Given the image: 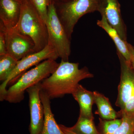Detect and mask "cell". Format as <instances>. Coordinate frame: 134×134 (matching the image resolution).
<instances>
[{"label":"cell","mask_w":134,"mask_h":134,"mask_svg":"<svg viewBox=\"0 0 134 134\" xmlns=\"http://www.w3.org/2000/svg\"><path fill=\"white\" fill-rule=\"evenodd\" d=\"M59 64L55 60H46L25 72L8 89L4 100L10 103H20L24 99L25 91L50 76L57 69Z\"/></svg>","instance_id":"cell-3"},{"label":"cell","mask_w":134,"mask_h":134,"mask_svg":"<svg viewBox=\"0 0 134 134\" xmlns=\"http://www.w3.org/2000/svg\"><path fill=\"white\" fill-rule=\"evenodd\" d=\"M6 30L7 53L18 61L36 52L35 43L30 37L20 33L14 28Z\"/></svg>","instance_id":"cell-7"},{"label":"cell","mask_w":134,"mask_h":134,"mask_svg":"<svg viewBox=\"0 0 134 134\" xmlns=\"http://www.w3.org/2000/svg\"><path fill=\"white\" fill-rule=\"evenodd\" d=\"M100 0H68L54 2L60 21L71 40L75 25L84 15L98 11Z\"/></svg>","instance_id":"cell-4"},{"label":"cell","mask_w":134,"mask_h":134,"mask_svg":"<svg viewBox=\"0 0 134 134\" xmlns=\"http://www.w3.org/2000/svg\"><path fill=\"white\" fill-rule=\"evenodd\" d=\"M40 83L26 90L29 96V106L30 114V134H40L44 120L43 104L40 97Z\"/></svg>","instance_id":"cell-9"},{"label":"cell","mask_w":134,"mask_h":134,"mask_svg":"<svg viewBox=\"0 0 134 134\" xmlns=\"http://www.w3.org/2000/svg\"><path fill=\"white\" fill-rule=\"evenodd\" d=\"M122 111L129 114H134V89L130 97L125 105L124 110Z\"/></svg>","instance_id":"cell-22"},{"label":"cell","mask_w":134,"mask_h":134,"mask_svg":"<svg viewBox=\"0 0 134 134\" xmlns=\"http://www.w3.org/2000/svg\"><path fill=\"white\" fill-rule=\"evenodd\" d=\"M120 64V80L118 87L115 105L122 111L134 89V70L119 52L117 51Z\"/></svg>","instance_id":"cell-8"},{"label":"cell","mask_w":134,"mask_h":134,"mask_svg":"<svg viewBox=\"0 0 134 134\" xmlns=\"http://www.w3.org/2000/svg\"><path fill=\"white\" fill-rule=\"evenodd\" d=\"M14 28L33 40L36 52L43 50L48 44L46 23L29 0H22L20 18Z\"/></svg>","instance_id":"cell-2"},{"label":"cell","mask_w":134,"mask_h":134,"mask_svg":"<svg viewBox=\"0 0 134 134\" xmlns=\"http://www.w3.org/2000/svg\"><path fill=\"white\" fill-rule=\"evenodd\" d=\"M72 94L79 104V115L94 120L92 113V105L94 103L93 92L88 90L79 84Z\"/></svg>","instance_id":"cell-12"},{"label":"cell","mask_w":134,"mask_h":134,"mask_svg":"<svg viewBox=\"0 0 134 134\" xmlns=\"http://www.w3.org/2000/svg\"><path fill=\"white\" fill-rule=\"evenodd\" d=\"M94 102L97 107L96 114L101 119L106 120L115 119L120 116L111 105L109 99L103 94L97 91L93 92Z\"/></svg>","instance_id":"cell-15"},{"label":"cell","mask_w":134,"mask_h":134,"mask_svg":"<svg viewBox=\"0 0 134 134\" xmlns=\"http://www.w3.org/2000/svg\"><path fill=\"white\" fill-rule=\"evenodd\" d=\"M40 97L44 114V126L40 134H65L55 121L54 115L51 110L50 99L41 90Z\"/></svg>","instance_id":"cell-13"},{"label":"cell","mask_w":134,"mask_h":134,"mask_svg":"<svg viewBox=\"0 0 134 134\" xmlns=\"http://www.w3.org/2000/svg\"><path fill=\"white\" fill-rule=\"evenodd\" d=\"M128 46L130 54V64L134 70V47L129 43Z\"/></svg>","instance_id":"cell-23"},{"label":"cell","mask_w":134,"mask_h":134,"mask_svg":"<svg viewBox=\"0 0 134 134\" xmlns=\"http://www.w3.org/2000/svg\"><path fill=\"white\" fill-rule=\"evenodd\" d=\"M97 25L102 28L108 34L115 44L117 51L124 57L128 62L130 63V54L129 43L121 38L115 29L112 27L107 21L105 18L101 16V19L97 21Z\"/></svg>","instance_id":"cell-14"},{"label":"cell","mask_w":134,"mask_h":134,"mask_svg":"<svg viewBox=\"0 0 134 134\" xmlns=\"http://www.w3.org/2000/svg\"><path fill=\"white\" fill-rule=\"evenodd\" d=\"M79 66L78 63L61 60L55 72L41 82V90L50 100L62 97L66 94H72L79 82L94 76L88 68L84 66L79 69Z\"/></svg>","instance_id":"cell-1"},{"label":"cell","mask_w":134,"mask_h":134,"mask_svg":"<svg viewBox=\"0 0 134 134\" xmlns=\"http://www.w3.org/2000/svg\"><path fill=\"white\" fill-rule=\"evenodd\" d=\"M18 60L9 54L0 55V81H5L14 69Z\"/></svg>","instance_id":"cell-17"},{"label":"cell","mask_w":134,"mask_h":134,"mask_svg":"<svg viewBox=\"0 0 134 134\" xmlns=\"http://www.w3.org/2000/svg\"><path fill=\"white\" fill-rule=\"evenodd\" d=\"M22 0H0V23L7 29L15 27L20 14Z\"/></svg>","instance_id":"cell-11"},{"label":"cell","mask_w":134,"mask_h":134,"mask_svg":"<svg viewBox=\"0 0 134 134\" xmlns=\"http://www.w3.org/2000/svg\"><path fill=\"white\" fill-rule=\"evenodd\" d=\"M68 1V0H50V1H52L53 2H60L65 1Z\"/></svg>","instance_id":"cell-25"},{"label":"cell","mask_w":134,"mask_h":134,"mask_svg":"<svg viewBox=\"0 0 134 134\" xmlns=\"http://www.w3.org/2000/svg\"><path fill=\"white\" fill-rule=\"evenodd\" d=\"M122 39L127 41V27L122 18L119 0H100L98 10Z\"/></svg>","instance_id":"cell-10"},{"label":"cell","mask_w":134,"mask_h":134,"mask_svg":"<svg viewBox=\"0 0 134 134\" xmlns=\"http://www.w3.org/2000/svg\"><path fill=\"white\" fill-rule=\"evenodd\" d=\"M7 53V33L6 28L1 23H0V55Z\"/></svg>","instance_id":"cell-21"},{"label":"cell","mask_w":134,"mask_h":134,"mask_svg":"<svg viewBox=\"0 0 134 134\" xmlns=\"http://www.w3.org/2000/svg\"><path fill=\"white\" fill-rule=\"evenodd\" d=\"M59 58V54L55 48L48 43L43 50L30 54L18 60L14 69L7 80L2 82L0 86L1 101L4 100L7 91V87L8 85L14 84L27 69L34 66L38 65L42 61L49 59L56 60Z\"/></svg>","instance_id":"cell-6"},{"label":"cell","mask_w":134,"mask_h":134,"mask_svg":"<svg viewBox=\"0 0 134 134\" xmlns=\"http://www.w3.org/2000/svg\"><path fill=\"white\" fill-rule=\"evenodd\" d=\"M93 120L79 115L75 125L69 128L76 134H100L96 128Z\"/></svg>","instance_id":"cell-16"},{"label":"cell","mask_w":134,"mask_h":134,"mask_svg":"<svg viewBox=\"0 0 134 134\" xmlns=\"http://www.w3.org/2000/svg\"><path fill=\"white\" fill-rule=\"evenodd\" d=\"M45 22L47 18L50 0H29Z\"/></svg>","instance_id":"cell-20"},{"label":"cell","mask_w":134,"mask_h":134,"mask_svg":"<svg viewBox=\"0 0 134 134\" xmlns=\"http://www.w3.org/2000/svg\"><path fill=\"white\" fill-rule=\"evenodd\" d=\"M100 134H114L122 122V119L106 120L99 119Z\"/></svg>","instance_id":"cell-19"},{"label":"cell","mask_w":134,"mask_h":134,"mask_svg":"<svg viewBox=\"0 0 134 134\" xmlns=\"http://www.w3.org/2000/svg\"><path fill=\"white\" fill-rule=\"evenodd\" d=\"M46 23L48 32V43L55 48L62 60L68 61L71 54V39L60 21L52 1H50L48 5Z\"/></svg>","instance_id":"cell-5"},{"label":"cell","mask_w":134,"mask_h":134,"mask_svg":"<svg viewBox=\"0 0 134 134\" xmlns=\"http://www.w3.org/2000/svg\"><path fill=\"white\" fill-rule=\"evenodd\" d=\"M61 129L65 134H76L69 129V127L62 125H59Z\"/></svg>","instance_id":"cell-24"},{"label":"cell","mask_w":134,"mask_h":134,"mask_svg":"<svg viewBox=\"0 0 134 134\" xmlns=\"http://www.w3.org/2000/svg\"><path fill=\"white\" fill-rule=\"evenodd\" d=\"M122 121L114 134H134V114L119 112Z\"/></svg>","instance_id":"cell-18"}]
</instances>
